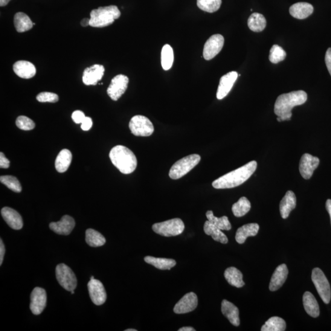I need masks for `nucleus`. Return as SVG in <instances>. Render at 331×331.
Instances as JSON below:
<instances>
[{
	"label": "nucleus",
	"instance_id": "nucleus-1",
	"mask_svg": "<svg viewBox=\"0 0 331 331\" xmlns=\"http://www.w3.org/2000/svg\"><path fill=\"white\" fill-rule=\"evenodd\" d=\"M257 168V162L252 161L238 169L220 177L213 183L216 189H226L238 187L251 178Z\"/></svg>",
	"mask_w": 331,
	"mask_h": 331
},
{
	"label": "nucleus",
	"instance_id": "nucleus-2",
	"mask_svg": "<svg viewBox=\"0 0 331 331\" xmlns=\"http://www.w3.org/2000/svg\"><path fill=\"white\" fill-rule=\"evenodd\" d=\"M307 95L303 91H295L279 96L276 100L274 112L281 121L289 120L292 117L293 107L306 102Z\"/></svg>",
	"mask_w": 331,
	"mask_h": 331
},
{
	"label": "nucleus",
	"instance_id": "nucleus-3",
	"mask_svg": "<svg viewBox=\"0 0 331 331\" xmlns=\"http://www.w3.org/2000/svg\"><path fill=\"white\" fill-rule=\"evenodd\" d=\"M109 158L112 164L124 174L134 172L137 167V158L134 153L123 146L119 145L113 147L109 153Z\"/></svg>",
	"mask_w": 331,
	"mask_h": 331
},
{
	"label": "nucleus",
	"instance_id": "nucleus-4",
	"mask_svg": "<svg viewBox=\"0 0 331 331\" xmlns=\"http://www.w3.org/2000/svg\"><path fill=\"white\" fill-rule=\"evenodd\" d=\"M120 16V11L116 6L100 7L91 11L90 26L97 28L105 27L112 24Z\"/></svg>",
	"mask_w": 331,
	"mask_h": 331
},
{
	"label": "nucleus",
	"instance_id": "nucleus-5",
	"mask_svg": "<svg viewBox=\"0 0 331 331\" xmlns=\"http://www.w3.org/2000/svg\"><path fill=\"white\" fill-rule=\"evenodd\" d=\"M201 160V156L197 154L185 156L175 162L170 171L171 179L177 180L182 178L192 170Z\"/></svg>",
	"mask_w": 331,
	"mask_h": 331
},
{
	"label": "nucleus",
	"instance_id": "nucleus-6",
	"mask_svg": "<svg viewBox=\"0 0 331 331\" xmlns=\"http://www.w3.org/2000/svg\"><path fill=\"white\" fill-rule=\"evenodd\" d=\"M152 229L155 233L162 236H176L184 231L185 225L181 219H173L155 223L152 226Z\"/></svg>",
	"mask_w": 331,
	"mask_h": 331
},
{
	"label": "nucleus",
	"instance_id": "nucleus-7",
	"mask_svg": "<svg viewBox=\"0 0 331 331\" xmlns=\"http://www.w3.org/2000/svg\"><path fill=\"white\" fill-rule=\"evenodd\" d=\"M312 280L321 300L325 304H329L331 298L330 286L323 271L319 268L313 269Z\"/></svg>",
	"mask_w": 331,
	"mask_h": 331
},
{
	"label": "nucleus",
	"instance_id": "nucleus-8",
	"mask_svg": "<svg viewBox=\"0 0 331 331\" xmlns=\"http://www.w3.org/2000/svg\"><path fill=\"white\" fill-rule=\"evenodd\" d=\"M58 282L68 292L74 291L77 287V278L71 269L65 264H59L55 270Z\"/></svg>",
	"mask_w": 331,
	"mask_h": 331
},
{
	"label": "nucleus",
	"instance_id": "nucleus-9",
	"mask_svg": "<svg viewBox=\"0 0 331 331\" xmlns=\"http://www.w3.org/2000/svg\"><path fill=\"white\" fill-rule=\"evenodd\" d=\"M129 128L132 134L147 137L153 134L154 127L149 118L143 115H135L130 121Z\"/></svg>",
	"mask_w": 331,
	"mask_h": 331
},
{
	"label": "nucleus",
	"instance_id": "nucleus-10",
	"mask_svg": "<svg viewBox=\"0 0 331 331\" xmlns=\"http://www.w3.org/2000/svg\"><path fill=\"white\" fill-rule=\"evenodd\" d=\"M129 82V77L123 74L116 75L111 80L108 89L107 94L112 100L117 101L126 92L128 84Z\"/></svg>",
	"mask_w": 331,
	"mask_h": 331
},
{
	"label": "nucleus",
	"instance_id": "nucleus-11",
	"mask_svg": "<svg viewBox=\"0 0 331 331\" xmlns=\"http://www.w3.org/2000/svg\"><path fill=\"white\" fill-rule=\"evenodd\" d=\"M224 43V37L221 34H214L209 37L205 44L203 50V57L204 59L210 60L214 59L222 51Z\"/></svg>",
	"mask_w": 331,
	"mask_h": 331
},
{
	"label": "nucleus",
	"instance_id": "nucleus-12",
	"mask_svg": "<svg viewBox=\"0 0 331 331\" xmlns=\"http://www.w3.org/2000/svg\"><path fill=\"white\" fill-rule=\"evenodd\" d=\"M47 304V294L45 289L36 287L31 294L30 310L34 315L40 314Z\"/></svg>",
	"mask_w": 331,
	"mask_h": 331
},
{
	"label": "nucleus",
	"instance_id": "nucleus-13",
	"mask_svg": "<svg viewBox=\"0 0 331 331\" xmlns=\"http://www.w3.org/2000/svg\"><path fill=\"white\" fill-rule=\"evenodd\" d=\"M88 289L91 300L97 306L105 303L107 299L106 289L100 280L93 279L88 283Z\"/></svg>",
	"mask_w": 331,
	"mask_h": 331
},
{
	"label": "nucleus",
	"instance_id": "nucleus-14",
	"mask_svg": "<svg viewBox=\"0 0 331 331\" xmlns=\"http://www.w3.org/2000/svg\"><path fill=\"white\" fill-rule=\"evenodd\" d=\"M319 159L316 156L305 153L301 158L300 172L302 177L308 180L311 178L314 171L318 167Z\"/></svg>",
	"mask_w": 331,
	"mask_h": 331
},
{
	"label": "nucleus",
	"instance_id": "nucleus-15",
	"mask_svg": "<svg viewBox=\"0 0 331 331\" xmlns=\"http://www.w3.org/2000/svg\"><path fill=\"white\" fill-rule=\"evenodd\" d=\"M197 303L198 300L195 293H188L176 304L174 312L177 314H184L192 312L197 307Z\"/></svg>",
	"mask_w": 331,
	"mask_h": 331
},
{
	"label": "nucleus",
	"instance_id": "nucleus-16",
	"mask_svg": "<svg viewBox=\"0 0 331 331\" xmlns=\"http://www.w3.org/2000/svg\"><path fill=\"white\" fill-rule=\"evenodd\" d=\"M237 77V72L231 71L221 78L217 93L218 100H222L228 95L236 82Z\"/></svg>",
	"mask_w": 331,
	"mask_h": 331
},
{
	"label": "nucleus",
	"instance_id": "nucleus-17",
	"mask_svg": "<svg viewBox=\"0 0 331 331\" xmlns=\"http://www.w3.org/2000/svg\"><path fill=\"white\" fill-rule=\"evenodd\" d=\"M105 69L103 65H94L84 70L82 80L86 86L97 85L102 79Z\"/></svg>",
	"mask_w": 331,
	"mask_h": 331
},
{
	"label": "nucleus",
	"instance_id": "nucleus-18",
	"mask_svg": "<svg viewBox=\"0 0 331 331\" xmlns=\"http://www.w3.org/2000/svg\"><path fill=\"white\" fill-rule=\"evenodd\" d=\"M75 225L73 218L66 215L59 222L51 223L49 227L55 233L67 236L73 230Z\"/></svg>",
	"mask_w": 331,
	"mask_h": 331
},
{
	"label": "nucleus",
	"instance_id": "nucleus-19",
	"mask_svg": "<svg viewBox=\"0 0 331 331\" xmlns=\"http://www.w3.org/2000/svg\"><path fill=\"white\" fill-rule=\"evenodd\" d=\"M288 275V269L286 264L278 266L273 274L269 283V289L271 292L279 289L286 280Z\"/></svg>",
	"mask_w": 331,
	"mask_h": 331
},
{
	"label": "nucleus",
	"instance_id": "nucleus-20",
	"mask_svg": "<svg viewBox=\"0 0 331 331\" xmlns=\"http://www.w3.org/2000/svg\"><path fill=\"white\" fill-rule=\"evenodd\" d=\"M1 214L3 218L10 227L15 230L22 229L23 223L22 218L14 209L5 207L2 209Z\"/></svg>",
	"mask_w": 331,
	"mask_h": 331
},
{
	"label": "nucleus",
	"instance_id": "nucleus-21",
	"mask_svg": "<svg viewBox=\"0 0 331 331\" xmlns=\"http://www.w3.org/2000/svg\"><path fill=\"white\" fill-rule=\"evenodd\" d=\"M13 69L16 74L23 79H30L36 73V69L33 63L20 60L14 63Z\"/></svg>",
	"mask_w": 331,
	"mask_h": 331
},
{
	"label": "nucleus",
	"instance_id": "nucleus-22",
	"mask_svg": "<svg viewBox=\"0 0 331 331\" xmlns=\"http://www.w3.org/2000/svg\"><path fill=\"white\" fill-rule=\"evenodd\" d=\"M222 312L232 324L235 326H239V309L233 303L227 300H223L222 303Z\"/></svg>",
	"mask_w": 331,
	"mask_h": 331
},
{
	"label": "nucleus",
	"instance_id": "nucleus-23",
	"mask_svg": "<svg viewBox=\"0 0 331 331\" xmlns=\"http://www.w3.org/2000/svg\"><path fill=\"white\" fill-rule=\"evenodd\" d=\"M313 6L306 2L297 3L289 8V13L296 19H304L309 17L313 12Z\"/></svg>",
	"mask_w": 331,
	"mask_h": 331
},
{
	"label": "nucleus",
	"instance_id": "nucleus-24",
	"mask_svg": "<svg viewBox=\"0 0 331 331\" xmlns=\"http://www.w3.org/2000/svg\"><path fill=\"white\" fill-rule=\"evenodd\" d=\"M296 206V197L292 191H287L285 195L280 203V212L281 217L286 219L289 216L290 213Z\"/></svg>",
	"mask_w": 331,
	"mask_h": 331
},
{
	"label": "nucleus",
	"instance_id": "nucleus-25",
	"mask_svg": "<svg viewBox=\"0 0 331 331\" xmlns=\"http://www.w3.org/2000/svg\"><path fill=\"white\" fill-rule=\"evenodd\" d=\"M259 229L260 226L257 223H249V224L241 226L236 232V240L237 242L242 244L245 242L246 238L256 236Z\"/></svg>",
	"mask_w": 331,
	"mask_h": 331
},
{
	"label": "nucleus",
	"instance_id": "nucleus-26",
	"mask_svg": "<svg viewBox=\"0 0 331 331\" xmlns=\"http://www.w3.org/2000/svg\"><path fill=\"white\" fill-rule=\"evenodd\" d=\"M303 304L307 314L316 318L319 315V308L317 301L311 293L306 292L303 295Z\"/></svg>",
	"mask_w": 331,
	"mask_h": 331
},
{
	"label": "nucleus",
	"instance_id": "nucleus-27",
	"mask_svg": "<svg viewBox=\"0 0 331 331\" xmlns=\"http://www.w3.org/2000/svg\"><path fill=\"white\" fill-rule=\"evenodd\" d=\"M72 161V153L68 149L60 151L55 160V169L58 172L63 173L68 170Z\"/></svg>",
	"mask_w": 331,
	"mask_h": 331
},
{
	"label": "nucleus",
	"instance_id": "nucleus-28",
	"mask_svg": "<svg viewBox=\"0 0 331 331\" xmlns=\"http://www.w3.org/2000/svg\"><path fill=\"white\" fill-rule=\"evenodd\" d=\"M224 275L226 280L232 286L236 287V288H242L245 285L244 281H243L242 272L234 267H230V268L226 269Z\"/></svg>",
	"mask_w": 331,
	"mask_h": 331
},
{
	"label": "nucleus",
	"instance_id": "nucleus-29",
	"mask_svg": "<svg viewBox=\"0 0 331 331\" xmlns=\"http://www.w3.org/2000/svg\"><path fill=\"white\" fill-rule=\"evenodd\" d=\"M204 231L206 234L212 236L213 239L217 241V242L224 243V244L228 242V237L223 233L222 230L209 222V220L206 221L204 223Z\"/></svg>",
	"mask_w": 331,
	"mask_h": 331
},
{
	"label": "nucleus",
	"instance_id": "nucleus-30",
	"mask_svg": "<svg viewBox=\"0 0 331 331\" xmlns=\"http://www.w3.org/2000/svg\"><path fill=\"white\" fill-rule=\"evenodd\" d=\"M14 22L16 30L19 33L30 30L33 28V23L24 13H17L14 16Z\"/></svg>",
	"mask_w": 331,
	"mask_h": 331
},
{
	"label": "nucleus",
	"instance_id": "nucleus-31",
	"mask_svg": "<svg viewBox=\"0 0 331 331\" xmlns=\"http://www.w3.org/2000/svg\"><path fill=\"white\" fill-rule=\"evenodd\" d=\"M144 261L148 264L160 270H170L176 265L175 260L167 258H155L147 256L144 258Z\"/></svg>",
	"mask_w": 331,
	"mask_h": 331
},
{
	"label": "nucleus",
	"instance_id": "nucleus-32",
	"mask_svg": "<svg viewBox=\"0 0 331 331\" xmlns=\"http://www.w3.org/2000/svg\"><path fill=\"white\" fill-rule=\"evenodd\" d=\"M86 240L87 244L92 247H98L105 244L106 240L102 234L93 229H88L86 232Z\"/></svg>",
	"mask_w": 331,
	"mask_h": 331
},
{
	"label": "nucleus",
	"instance_id": "nucleus-33",
	"mask_svg": "<svg viewBox=\"0 0 331 331\" xmlns=\"http://www.w3.org/2000/svg\"><path fill=\"white\" fill-rule=\"evenodd\" d=\"M248 26L250 30L253 31H262L266 26L265 17L260 13H253L248 19Z\"/></svg>",
	"mask_w": 331,
	"mask_h": 331
},
{
	"label": "nucleus",
	"instance_id": "nucleus-34",
	"mask_svg": "<svg viewBox=\"0 0 331 331\" xmlns=\"http://www.w3.org/2000/svg\"><path fill=\"white\" fill-rule=\"evenodd\" d=\"M286 322L278 316L269 318L261 327L262 331H284L286 329Z\"/></svg>",
	"mask_w": 331,
	"mask_h": 331
},
{
	"label": "nucleus",
	"instance_id": "nucleus-35",
	"mask_svg": "<svg viewBox=\"0 0 331 331\" xmlns=\"http://www.w3.org/2000/svg\"><path fill=\"white\" fill-rule=\"evenodd\" d=\"M251 209V202L245 197H242L232 207L234 216L241 217L247 214Z\"/></svg>",
	"mask_w": 331,
	"mask_h": 331
},
{
	"label": "nucleus",
	"instance_id": "nucleus-36",
	"mask_svg": "<svg viewBox=\"0 0 331 331\" xmlns=\"http://www.w3.org/2000/svg\"><path fill=\"white\" fill-rule=\"evenodd\" d=\"M206 217H207L209 222L216 226L221 230L229 231L231 229V223L229 222L228 218L226 216L218 218L214 216L213 211H208L206 213Z\"/></svg>",
	"mask_w": 331,
	"mask_h": 331
},
{
	"label": "nucleus",
	"instance_id": "nucleus-37",
	"mask_svg": "<svg viewBox=\"0 0 331 331\" xmlns=\"http://www.w3.org/2000/svg\"><path fill=\"white\" fill-rule=\"evenodd\" d=\"M161 66L164 70H169L173 65L174 52L173 49L169 45L163 46L161 51Z\"/></svg>",
	"mask_w": 331,
	"mask_h": 331
},
{
	"label": "nucleus",
	"instance_id": "nucleus-38",
	"mask_svg": "<svg viewBox=\"0 0 331 331\" xmlns=\"http://www.w3.org/2000/svg\"><path fill=\"white\" fill-rule=\"evenodd\" d=\"M222 0H197V5L200 10L209 13L216 12L219 10Z\"/></svg>",
	"mask_w": 331,
	"mask_h": 331
},
{
	"label": "nucleus",
	"instance_id": "nucleus-39",
	"mask_svg": "<svg viewBox=\"0 0 331 331\" xmlns=\"http://www.w3.org/2000/svg\"><path fill=\"white\" fill-rule=\"evenodd\" d=\"M0 181L3 184L14 191V192L20 193L22 191V186L20 183L15 177L12 176H4L0 178Z\"/></svg>",
	"mask_w": 331,
	"mask_h": 331
},
{
	"label": "nucleus",
	"instance_id": "nucleus-40",
	"mask_svg": "<svg viewBox=\"0 0 331 331\" xmlns=\"http://www.w3.org/2000/svg\"><path fill=\"white\" fill-rule=\"evenodd\" d=\"M286 52L280 46L274 45L270 51L269 60L272 63L277 64L285 59Z\"/></svg>",
	"mask_w": 331,
	"mask_h": 331
},
{
	"label": "nucleus",
	"instance_id": "nucleus-41",
	"mask_svg": "<svg viewBox=\"0 0 331 331\" xmlns=\"http://www.w3.org/2000/svg\"><path fill=\"white\" fill-rule=\"evenodd\" d=\"M16 126L20 130L29 131L34 129L35 123L30 118L21 115L17 118Z\"/></svg>",
	"mask_w": 331,
	"mask_h": 331
},
{
	"label": "nucleus",
	"instance_id": "nucleus-42",
	"mask_svg": "<svg viewBox=\"0 0 331 331\" xmlns=\"http://www.w3.org/2000/svg\"><path fill=\"white\" fill-rule=\"evenodd\" d=\"M36 100L40 103H57L59 96L51 92H42L36 97Z\"/></svg>",
	"mask_w": 331,
	"mask_h": 331
},
{
	"label": "nucleus",
	"instance_id": "nucleus-43",
	"mask_svg": "<svg viewBox=\"0 0 331 331\" xmlns=\"http://www.w3.org/2000/svg\"><path fill=\"white\" fill-rule=\"evenodd\" d=\"M86 117L85 114L81 110H75L72 114V120L77 124L82 123Z\"/></svg>",
	"mask_w": 331,
	"mask_h": 331
},
{
	"label": "nucleus",
	"instance_id": "nucleus-44",
	"mask_svg": "<svg viewBox=\"0 0 331 331\" xmlns=\"http://www.w3.org/2000/svg\"><path fill=\"white\" fill-rule=\"evenodd\" d=\"M10 166V161L6 157L5 154L3 152L0 153V168L3 169H8Z\"/></svg>",
	"mask_w": 331,
	"mask_h": 331
},
{
	"label": "nucleus",
	"instance_id": "nucleus-45",
	"mask_svg": "<svg viewBox=\"0 0 331 331\" xmlns=\"http://www.w3.org/2000/svg\"><path fill=\"white\" fill-rule=\"evenodd\" d=\"M92 119L91 117H86L81 123V129L84 131H89L92 127Z\"/></svg>",
	"mask_w": 331,
	"mask_h": 331
},
{
	"label": "nucleus",
	"instance_id": "nucleus-46",
	"mask_svg": "<svg viewBox=\"0 0 331 331\" xmlns=\"http://www.w3.org/2000/svg\"><path fill=\"white\" fill-rule=\"evenodd\" d=\"M325 62L327 66V70L331 75V48L327 49L325 55Z\"/></svg>",
	"mask_w": 331,
	"mask_h": 331
},
{
	"label": "nucleus",
	"instance_id": "nucleus-47",
	"mask_svg": "<svg viewBox=\"0 0 331 331\" xmlns=\"http://www.w3.org/2000/svg\"><path fill=\"white\" fill-rule=\"evenodd\" d=\"M5 254V247L4 242L1 239L0 240V265H2L3 261H4V256Z\"/></svg>",
	"mask_w": 331,
	"mask_h": 331
},
{
	"label": "nucleus",
	"instance_id": "nucleus-48",
	"mask_svg": "<svg viewBox=\"0 0 331 331\" xmlns=\"http://www.w3.org/2000/svg\"><path fill=\"white\" fill-rule=\"evenodd\" d=\"M326 210L329 213L331 223V199H327L326 203Z\"/></svg>",
	"mask_w": 331,
	"mask_h": 331
},
{
	"label": "nucleus",
	"instance_id": "nucleus-49",
	"mask_svg": "<svg viewBox=\"0 0 331 331\" xmlns=\"http://www.w3.org/2000/svg\"><path fill=\"white\" fill-rule=\"evenodd\" d=\"M81 25L82 27H87V26L90 25V19H84L82 21L80 22Z\"/></svg>",
	"mask_w": 331,
	"mask_h": 331
},
{
	"label": "nucleus",
	"instance_id": "nucleus-50",
	"mask_svg": "<svg viewBox=\"0 0 331 331\" xmlns=\"http://www.w3.org/2000/svg\"><path fill=\"white\" fill-rule=\"evenodd\" d=\"M194 328L191 327H184L180 328L179 331H195Z\"/></svg>",
	"mask_w": 331,
	"mask_h": 331
},
{
	"label": "nucleus",
	"instance_id": "nucleus-51",
	"mask_svg": "<svg viewBox=\"0 0 331 331\" xmlns=\"http://www.w3.org/2000/svg\"><path fill=\"white\" fill-rule=\"evenodd\" d=\"M10 1L11 0H0V6H1L2 7H5V6H7Z\"/></svg>",
	"mask_w": 331,
	"mask_h": 331
},
{
	"label": "nucleus",
	"instance_id": "nucleus-52",
	"mask_svg": "<svg viewBox=\"0 0 331 331\" xmlns=\"http://www.w3.org/2000/svg\"><path fill=\"white\" fill-rule=\"evenodd\" d=\"M126 331H137V330L135 329H129L126 330Z\"/></svg>",
	"mask_w": 331,
	"mask_h": 331
},
{
	"label": "nucleus",
	"instance_id": "nucleus-53",
	"mask_svg": "<svg viewBox=\"0 0 331 331\" xmlns=\"http://www.w3.org/2000/svg\"><path fill=\"white\" fill-rule=\"evenodd\" d=\"M93 279H94V276H92V277H91V280H93Z\"/></svg>",
	"mask_w": 331,
	"mask_h": 331
},
{
	"label": "nucleus",
	"instance_id": "nucleus-54",
	"mask_svg": "<svg viewBox=\"0 0 331 331\" xmlns=\"http://www.w3.org/2000/svg\"><path fill=\"white\" fill-rule=\"evenodd\" d=\"M71 294L73 295L74 293V291H72V292H71Z\"/></svg>",
	"mask_w": 331,
	"mask_h": 331
}]
</instances>
